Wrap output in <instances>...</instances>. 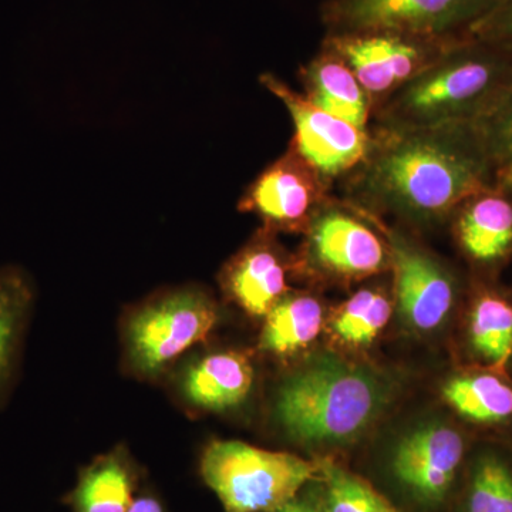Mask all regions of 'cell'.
<instances>
[{
	"label": "cell",
	"instance_id": "cell-5",
	"mask_svg": "<svg viewBox=\"0 0 512 512\" xmlns=\"http://www.w3.org/2000/svg\"><path fill=\"white\" fill-rule=\"evenodd\" d=\"M295 271L328 281H366L390 272L389 244L384 234L367 222L362 211L346 201L330 198L305 231Z\"/></svg>",
	"mask_w": 512,
	"mask_h": 512
},
{
	"label": "cell",
	"instance_id": "cell-15",
	"mask_svg": "<svg viewBox=\"0 0 512 512\" xmlns=\"http://www.w3.org/2000/svg\"><path fill=\"white\" fill-rule=\"evenodd\" d=\"M299 80L303 96L319 109L365 130L372 128V97L348 63L328 47L320 45L319 52L303 64Z\"/></svg>",
	"mask_w": 512,
	"mask_h": 512
},
{
	"label": "cell",
	"instance_id": "cell-11",
	"mask_svg": "<svg viewBox=\"0 0 512 512\" xmlns=\"http://www.w3.org/2000/svg\"><path fill=\"white\" fill-rule=\"evenodd\" d=\"M332 185L289 144L278 160L249 184L239 211L254 214L272 232H305L332 198Z\"/></svg>",
	"mask_w": 512,
	"mask_h": 512
},
{
	"label": "cell",
	"instance_id": "cell-28",
	"mask_svg": "<svg viewBox=\"0 0 512 512\" xmlns=\"http://www.w3.org/2000/svg\"><path fill=\"white\" fill-rule=\"evenodd\" d=\"M268 512H325L322 507H318L315 503H312L308 498L293 497L292 500L286 501L285 504L279 505L274 510Z\"/></svg>",
	"mask_w": 512,
	"mask_h": 512
},
{
	"label": "cell",
	"instance_id": "cell-24",
	"mask_svg": "<svg viewBox=\"0 0 512 512\" xmlns=\"http://www.w3.org/2000/svg\"><path fill=\"white\" fill-rule=\"evenodd\" d=\"M320 481L325 485V512H396L372 485L328 461L322 463Z\"/></svg>",
	"mask_w": 512,
	"mask_h": 512
},
{
	"label": "cell",
	"instance_id": "cell-29",
	"mask_svg": "<svg viewBox=\"0 0 512 512\" xmlns=\"http://www.w3.org/2000/svg\"><path fill=\"white\" fill-rule=\"evenodd\" d=\"M508 187H510V188H511V190H512V183H511L510 185H508Z\"/></svg>",
	"mask_w": 512,
	"mask_h": 512
},
{
	"label": "cell",
	"instance_id": "cell-22",
	"mask_svg": "<svg viewBox=\"0 0 512 512\" xmlns=\"http://www.w3.org/2000/svg\"><path fill=\"white\" fill-rule=\"evenodd\" d=\"M393 315V301L382 286L353 293L333 313L330 329L342 345L366 348L379 338Z\"/></svg>",
	"mask_w": 512,
	"mask_h": 512
},
{
	"label": "cell",
	"instance_id": "cell-8",
	"mask_svg": "<svg viewBox=\"0 0 512 512\" xmlns=\"http://www.w3.org/2000/svg\"><path fill=\"white\" fill-rule=\"evenodd\" d=\"M217 320V305L204 292L184 289L154 299L128 320V359L141 375H157L207 339Z\"/></svg>",
	"mask_w": 512,
	"mask_h": 512
},
{
	"label": "cell",
	"instance_id": "cell-26",
	"mask_svg": "<svg viewBox=\"0 0 512 512\" xmlns=\"http://www.w3.org/2000/svg\"><path fill=\"white\" fill-rule=\"evenodd\" d=\"M468 35L493 43L512 53V0H500Z\"/></svg>",
	"mask_w": 512,
	"mask_h": 512
},
{
	"label": "cell",
	"instance_id": "cell-10",
	"mask_svg": "<svg viewBox=\"0 0 512 512\" xmlns=\"http://www.w3.org/2000/svg\"><path fill=\"white\" fill-rule=\"evenodd\" d=\"M370 218L382 229L389 244L394 303L400 318L414 332H436L456 306L460 291L457 276L406 232L386 229L376 218Z\"/></svg>",
	"mask_w": 512,
	"mask_h": 512
},
{
	"label": "cell",
	"instance_id": "cell-3",
	"mask_svg": "<svg viewBox=\"0 0 512 512\" xmlns=\"http://www.w3.org/2000/svg\"><path fill=\"white\" fill-rule=\"evenodd\" d=\"M512 84V53L467 35L373 111L372 127L476 124Z\"/></svg>",
	"mask_w": 512,
	"mask_h": 512
},
{
	"label": "cell",
	"instance_id": "cell-13",
	"mask_svg": "<svg viewBox=\"0 0 512 512\" xmlns=\"http://www.w3.org/2000/svg\"><path fill=\"white\" fill-rule=\"evenodd\" d=\"M295 261L276 244L274 232L262 229L221 272L225 295L248 315L265 318L289 292Z\"/></svg>",
	"mask_w": 512,
	"mask_h": 512
},
{
	"label": "cell",
	"instance_id": "cell-1",
	"mask_svg": "<svg viewBox=\"0 0 512 512\" xmlns=\"http://www.w3.org/2000/svg\"><path fill=\"white\" fill-rule=\"evenodd\" d=\"M372 133L365 161L343 181L346 202L367 215L437 224L497 184L476 124Z\"/></svg>",
	"mask_w": 512,
	"mask_h": 512
},
{
	"label": "cell",
	"instance_id": "cell-12",
	"mask_svg": "<svg viewBox=\"0 0 512 512\" xmlns=\"http://www.w3.org/2000/svg\"><path fill=\"white\" fill-rule=\"evenodd\" d=\"M463 436L443 421H429L404 434L393 448L394 478L421 504L446 500L464 457Z\"/></svg>",
	"mask_w": 512,
	"mask_h": 512
},
{
	"label": "cell",
	"instance_id": "cell-17",
	"mask_svg": "<svg viewBox=\"0 0 512 512\" xmlns=\"http://www.w3.org/2000/svg\"><path fill=\"white\" fill-rule=\"evenodd\" d=\"M138 484L137 468L124 450L97 457L83 468L67 495L73 512H128Z\"/></svg>",
	"mask_w": 512,
	"mask_h": 512
},
{
	"label": "cell",
	"instance_id": "cell-7",
	"mask_svg": "<svg viewBox=\"0 0 512 512\" xmlns=\"http://www.w3.org/2000/svg\"><path fill=\"white\" fill-rule=\"evenodd\" d=\"M500 0H325L326 33L394 30L421 36H466Z\"/></svg>",
	"mask_w": 512,
	"mask_h": 512
},
{
	"label": "cell",
	"instance_id": "cell-18",
	"mask_svg": "<svg viewBox=\"0 0 512 512\" xmlns=\"http://www.w3.org/2000/svg\"><path fill=\"white\" fill-rule=\"evenodd\" d=\"M35 305V285L25 269L0 268V404L5 400L22 353L23 340Z\"/></svg>",
	"mask_w": 512,
	"mask_h": 512
},
{
	"label": "cell",
	"instance_id": "cell-21",
	"mask_svg": "<svg viewBox=\"0 0 512 512\" xmlns=\"http://www.w3.org/2000/svg\"><path fill=\"white\" fill-rule=\"evenodd\" d=\"M468 338L478 357L504 370L512 357V303L490 289L478 292L471 306Z\"/></svg>",
	"mask_w": 512,
	"mask_h": 512
},
{
	"label": "cell",
	"instance_id": "cell-14",
	"mask_svg": "<svg viewBox=\"0 0 512 512\" xmlns=\"http://www.w3.org/2000/svg\"><path fill=\"white\" fill-rule=\"evenodd\" d=\"M458 247L471 264L497 268L512 255V190L491 185L461 202L450 217Z\"/></svg>",
	"mask_w": 512,
	"mask_h": 512
},
{
	"label": "cell",
	"instance_id": "cell-20",
	"mask_svg": "<svg viewBox=\"0 0 512 512\" xmlns=\"http://www.w3.org/2000/svg\"><path fill=\"white\" fill-rule=\"evenodd\" d=\"M443 399L464 419L480 424L512 419V384L493 373H464L444 384Z\"/></svg>",
	"mask_w": 512,
	"mask_h": 512
},
{
	"label": "cell",
	"instance_id": "cell-25",
	"mask_svg": "<svg viewBox=\"0 0 512 512\" xmlns=\"http://www.w3.org/2000/svg\"><path fill=\"white\" fill-rule=\"evenodd\" d=\"M485 153L493 168L495 183H512V84L493 107L477 121Z\"/></svg>",
	"mask_w": 512,
	"mask_h": 512
},
{
	"label": "cell",
	"instance_id": "cell-2",
	"mask_svg": "<svg viewBox=\"0 0 512 512\" xmlns=\"http://www.w3.org/2000/svg\"><path fill=\"white\" fill-rule=\"evenodd\" d=\"M392 397L386 376L325 353L279 384L275 417L292 440L305 446H343L362 437Z\"/></svg>",
	"mask_w": 512,
	"mask_h": 512
},
{
	"label": "cell",
	"instance_id": "cell-4",
	"mask_svg": "<svg viewBox=\"0 0 512 512\" xmlns=\"http://www.w3.org/2000/svg\"><path fill=\"white\" fill-rule=\"evenodd\" d=\"M323 461L215 440L201 457V476L225 512H268L322 478Z\"/></svg>",
	"mask_w": 512,
	"mask_h": 512
},
{
	"label": "cell",
	"instance_id": "cell-16",
	"mask_svg": "<svg viewBox=\"0 0 512 512\" xmlns=\"http://www.w3.org/2000/svg\"><path fill=\"white\" fill-rule=\"evenodd\" d=\"M254 380V366L244 353H214L188 367L183 393L195 407L222 412L245 402Z\"/></svg>",
	"mask_w": 512,
	"mask_h": 512
},
{
	"label": "cell",
	"instance_id": "cell-27",
	"mask_svg": "<svg viewBox=\"0 0 512 512\" xmlns=\"http://www.w3.org/2000/svg\"><path fill=\"white\" fill-rule=\"evenodd\" d=\"M128 512H168L163 501L153 493H141L136 495Z\"/></svg>",
	"mask_w": 512,
	"mask_h": 512
},
{
	"label": "cell",
	"instance_id": "cell-6",
	"mask_svg": "<svg viewBox=\"0 0 512 512\" xmlns=\"http://www.w3.org/2000/svg\"><path fill=\"white\" fill-rule=\"evenodd\" d=\"M461 37L464 36H421L379 29L353 30L325 33L320 45L328 47L348 63L372 97L376 110L384 100L426 72Z\"/></svg>",
	"mask_w": 512,
	"mask_h": 512
},
{
	"label": "cell",
	"instance_id": "cell-19",
	"mask_svg": "<svg viewBox=\"0 0 512 512\" xmlns=\"http://www.w3.org/2000/svg\"><path fill=\"white\" fill-rule=\"evenodd\" d=\"M325 309L309 293H286L265 316L259 346L275 356H292L322 332Z\"/></svg>",
	"mask_w": 512,
	"mask_h": 512
},
{
	"label": "cell",
	"instance_id": "cell-9",
	"mask_svg": "<svg viewBox=\"0 0 512 512\" xmlns=\"http://www.w3.org/2000/svg\"><path fill=\"white\" fill-rule=\"evenodd\" d=\"M259 82L288 110L295 128L291 146L332 187L362 165L372 146V128L365 130L319 109L276 74H262Z\"/></svg>",
	"mask_w": 512,
	"mask_h": 512
},
{
	"label": "cell",
	"instance_id": "cell-23",
	"mask_svg": "<svg viewBox=\"0 0 512 512\" xmlns=\"http://www.w3.org/2000/svg\"><path fill=\"white\" fill-rule=\"evenodd\" d=\"M467 512H512V468L494 453L478 457L468 484Z\"/></svg>",
	"mask_w": 512,
	"mask_h": 512
}]
</instances>
